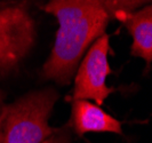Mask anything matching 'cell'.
<instances>
[{
    "instance_id": "cell-1",
    "label": "cell",
    "mask_w": 152,
    "mask_h": 143,
    "mask_svg": "<svg viewBox=\"0 0 152 143\" xmlns=\"http://www.w3.org/2000/svg\"><path fill=\"white\" fill-rule=\"evenodd\" d=\"M44 9L56 17L58 29L41 76L65 86L71 83L89 47L105 33L112 15L107 1L97 0H53Z\"/></svg>"
},
{
    "instance_id": "cell-2",
    "label": "cell",
    "mask_w": 152,
    "mask_h": 143,
    "mask_svg": "<svg viewBox=\"0 0 152 143\" xmlns=\"http://www.w3.org/2000/svg\"><path fill=\"white\" fill-rule=\"evenodd\" d=\"M58 100L54 88L31 92L5 106L0 114L5 143H42L57 131L49 126V117Z\"/></svg>"
},
{
    "instance_id": "cell-3",
    "label": "cell",
    "mask_w": 152,
    "mask_h": 143,
    "mask_svg": "<svg viewBox=\"0 0 152 143\" xmlns=\"http://www.w3.org/2000/svg\"><path fill=\"white\" fill-rule=\"evenodd\" d=\"M36 40V24L25 6L0 9V76H5L28 55Z\"/></svg>"
},
{
    "instance_id": "cell-4",
    "label": "cell",
    "mask_w": 152,
    "mask_h": 143,
    "mask_svg": "<svg viewBox=\"0 0 152 143\" xmlns=\"http://www.w3.org/2000/svg\"><path fill=\"white\" fill-rule=\"evenodd\" d=\"M110 37L104 33L89 47L85 54L75 75V87L71 95V101H94L101 106L114 88L107 84V76L111 73L109 63Z\"/></svg>"
},
{
    "instance_id": "cell-5",
    "label": "cell",
    "mask_w": 152,
    "mask_h": 143,
    "mask_svg": "<svg viewBox=\"0 0 152 143\" xmlns=\"http://www.w3.org/2000/svg\"><path fill=\"white\" fill-rule=\"evenodd\" d=\"M72 126L78 135L86 133L121 134V122L91 101L72 102Z\"/></svg>"
},
{
    "instance_id": "cell-6",
    "label": "cell",
    "mask_w": 152,
    "mask_h": 143,
    "mask_svg": "<svg viewBox=\"0 0 152 143\" xmlns=\"http://www.w3.org/2000/svg\"><path fill=\"white\" fill-rule=\"evenodd\" d=\"M133 38L130 54L152 63V4L138 8L121 21Z\"/></svg>"
},
{
    "instance_id": "cell-7",
    "label": "cell",
    "mask_w": 152,
    "mask_h": 143,
    "mask_svg": "<svg viewBox=\"0 0 152 143\" xmlns=\"http://www.w3.org/2000/svg\"><path fill=\"white\" fill-rule=\"evenodd\" d=\"M42 143H72L71 140V132L68 127L58 128L52 136H49Z\"/></svg>"
},
{
    "instance_id": "cell-8",
    "label": "cell",
    "mask_w": 152,
    "mask_h": 143,
    "mask_svg": "<svg viewBox=\"0 0 152 143\" xmlns=\"http://www.w3.org/2000/svg\"><path fill=\"white\" fill-rule=\"evenodd\" d=\"M0 143H5V134H4V127H2L1 119H0Z\"/></svg>"
},
{
    "instance_id": "cell-9",
    "label": "cell",
    "mask_w": 152,
    "mask_h": 143,
    "mask_svg": "<svg viewBox=\"0 0 152 143\" xmlns=\"http://www.w3.org/2000/svg\"><path fill=\"white\" fill-rule=\"evenodd\" d=\"M1 98H2V93L0 92V101H1Z\"/></svg>"
}]
</instances>
